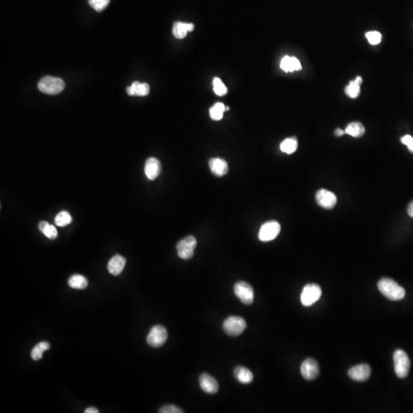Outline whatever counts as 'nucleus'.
<instances>
[{
  "label": "nucleus",
  "mask_w": 413,
  "mask_h": 413,
  "mask_svg": "<svg viewBox=\"0 0 413 413\" xmlns=\"http://www.w3.org/2000/svg\"><path fill=\"white\" fill-rule=\"evenodd\" d=\"M378 289L382 294L391 301H400L405 297L406 291L392 279L383 278L378 282Z\"/></svg>",
  "instance_id": "nucleus-1"
},
{
  "label": "nucleus",
  "mask_w": 413,
  "mask_h": 413,
  "mask_svg": "<svg viewBox=\"0 0 413 413\" xmlns=\"http://www.w3.org/2000/svg\"><path fill=\"white\" fill-rule=\"evenodd\" d=\"M65 84L64 81L58 77L46 76L40 80L38 88L41 92L50 95L60 94L64 89Z\"/></svg>",
  "instance_id": "nucleus-2"
},
{
  "label": "nucleus",
  "mask_w": 413,
  "mask_h": 413,
  "mask_svg": "<svg viewBox=\"0 0 413 413\" xmlns=\"http://www.w3.org/2000/svg\"><path fill=\"white\" fill-rule=\"evenodd\" d=\"M395 372L399 378H405L410 372V360L407 353L403 350H397L393 355Z\"/></svg>",
  "instance_id": "nucleus-3"
},
{
  "label": "nucleus",
  "mask_w": 413,
  "mask_h": 413,
  "mask_svg": "<svg viewBox=\"0 0 413 413\" xmlns=\"http://www.w3.org/2000/svg\"><path fill=\"white\" fill-rule=\"evenodd\" d=\"M223 328L229 336L237 337L244 332L247 328V322L243 317L230 316L223 322Z\"/></svg>",
  "instance_id": "nucleus-4"
},
{
  "label": "nucleus",
  "mask_w": 413,
  "mask_h": 413,
  "mask_svg": "<svg viewBox=\"0 0 413 413\" xmlns=\"http://www.w3.org/2000/svg\"><path fill=\"white\" fill-rule=\"evenodd\" d=\"M196 246L197 240L194 236H188L180 240L176 246L178 257L185 260L190 259L195 254Z\"/></svg>",
  "instance_id": "nucleus-5"
},
{
  "label": "nucleus",
  "mask_w": 413,
  "mask_h": 413,
  "mask_svg": "<svg viewBox=\"0 0 413 413\" xmlns=\"http://www.w3.org/2000/svg\"><path fill=\"white\" fill-rule=\"evenodd\" d=\"M168 332L166 328L161 325L153 326L150 330L146 341L153 348H160L166 342Z\"/></svg>",
  "instance_id": "nucleus-6"
},
{
  "label": "nucleus",
  "mask_w": 413,
  "mask_h": 413,
  "mask_svg": "<svg viewBox=\"0 0 413 413\" xmlns=\"http://www.w3.org/2000/svg\"><path fill=\"white\" fill-rule=\"evenodd\" d=\"M321 289L317 284H308L303 289L301 295L302 304L306 307L316 303L321 296Z\"/></svg>",
  "instance_id": "nucleus-7"
},
{
  "label": "nucleus",
  "mask_w": 413,
  "mask_h": 413,
  "mask_svg": "<svg viewBox=\"0 0 413 413\" xmlns=\"http://www.w3.org/2000/svg\"><path fill=\"white\" fill-rule=\"evenodd\" d=\"M234 293L241 303L246 306L253 304L254 300V291L252 286L247 282L240 281L234 286Z\"/></svg>",
  "instance_id": "nucleus-8"
},
{
  "label": "nucleus",
  "mask_w": 413,
  "mask_h": 413,
  "mask_svg": "<svg viewBox=\"0 0 413 413\" xmlns=\"http://www.w3.org/2000/svg\"><path fill=\"white\" fill-rule=\"evenodd\" d=\"M281 226L277 221L266 222L262 224L259 232V239L262 242H268L276 238L280 233Z\"/></svg>",
  "instance_id": "nucleus-9"
},
{
  "label": "nucleus",
  "mask_w": 413,
  "mask_h": 413,
  "mask_svg": "<svg viewBox=\"0 0 413 413\" xmlns=\"http://www.w3.org/2000/svg\"><path fill=\"white\" fill-rule=\"evenodd\" d=\"M302 376L307 380H313L319 374V366L315 360L309 358L301 365Z\"/></svg>",
  "instance_id": "nucleus-10"
},
{
  "label": "nucleus",
  "mask_w": 413,
  "mask_h": 413,
  "mask_svg": "<svg viewBox=\"0 0 413 413\" xmlns=\"http://www.w3.org/2000/svg\"><path fill=\"white\" fill-rule=\"evenodd\" d=\"M316 202L323 208L332 209L337 204V197L333 192L321 189L316 194Z\"/></svg>",
  "instance_id": "nucleus-11"
},
{
  "label": "nucleus",
  "mask_w": 413,
  "mask_h": 413,
  "mask_svg": "<svg viewBox=\"0 0 413 413\" xmlns=\"http://www.w3.org/2000/svg\"><path fill=\"white\" fill-rule=\"evenodd\" d=\"M370 374H371V369L367 364H360L353 366L348 370V376L355 381H366Z\"/></svg>",
  "instance_id": "nucleus-12"
},
{
  "label": "nucleus",
  "mask_w": 413,
  "mask_h": 413,
  "mask_svg": "<svg viewBox=\"0 0 413 413\" xmlns=\"http://www.w3.org/2000/svg\"><path fill=\"white\" fill-rule=\"evenodd\" d=\"M199 384L205 393L214 394L219 390V384L217 380L208 373H203L199 378Z\"/></svg>",
  "instance_id": "nucleus-13"
},
{
  "label": "nucleus",
  "mask_w": 413,
  "mask_h": 413,
  "mask_svg": "<svg viewBox=\"0 0 413 413\" xmlns=\"http://www.w3.org/2000/svg\"><path fill=\"white\" fill-rule=\"evenodd\" d=\"M161 163L157 158L151 157L146 160L144 171L148 179L153 181L156 179L161 171Z\"/></svg>",
  "instance_id": "nucleus-14"
},
{
  "label": "nucleus",
  "mask_w": 413,
  "mask_h": 413,
  "mask_svg": "<svg viewBox=\"0 0 413 413\" xmlns=\"http://www.w3.org/2000/svg\"><path fill=\"white\" fill-rule=\"evenodd\" d=\"M209 167L212 173L217 177L223 176L228 172V164L223 158H210L209 160Z\"/></svg>",
  "instance_id": "nucleus-15"
},
{
  "label": "nucleus",
  "mask_w": 413,
  "mask_h": 413,
  "mask_svg": "<svg viewBox=\"0 0 413 413\" xmlns=\"http://www.w3.org/2000/svg\"><path fill=\"white\" fill-rule=\"evenodd\" d=\"M126 262V259L124 257L120 255L114 256L108 262V271L111 275H119L124 269Z\"/></svg>",
  "instance_id": "nucleus-16"
},
{
  "label": "nucleus",
  "mask_w": 413,
  "mask_h": 413,
  "mask_svg": "<svg viewBox=\"0 0 413 413\" xmlns=\"http://www.w3.org/2000/svg\"><path fill=\"white\" fill-rule=\"evenodd\" d=\"M195 29V25L192 23L175 22L172 28V33L176 39H183L186 37L188 32H192Z\"/></svg>",
  "instance_id": "nucleus-17"
},
{
  "label": "nucleus",
  "mask_w": 413,
  "mask_h": 413,
  "mask_svg": "<svg viewBox=\"0 0 413 413\" xmlns=\"http://www.w3.org/2000/svg\"><path fill=\"white\" fill-rule=\"evenodd\" d=\"M150 91V85L148 84H141L139 81H135L130 87L126 88V92L130 96H147Z\"/></svg>",
  "instance_id": "nucleus-18"
},
{
  "label": "nucleus",
  "mask_w": 413,
  "mask_h": 413,
  "mask_svg": "<svg viewBox=\"0 0 413 413\" xmlns=\"http://www.w3.org/2000/svg\"><path fill=\"white\" fill-rule=\"evenodd\" d=\"M280 67L285 72H293L295 71H300L302 64L296 57L285 56L281 61Z\"/></svg>",
  "instance_id": "nucleus-19"
},
{
  "label": "nucleus",
  "mask_w": 413,
  "mask_h": 413,
  "mask_svg": "<svg viewBox=\"0 0 413 413\" xmlns=\"http://www.w3.org/2000/svg\"><path fill=\"white\" fill-rule=\"evenodd\" d=\"M362 83H363V79L361 76H358L355 80L350 81L349 84L344 90L347 96L351 99L358 98L361 94V85Z\"/></svg>",
  "instance_id": "nucleus-20"
},
{
  "label": "nucleus",
  "mask_w": 413,
  "mask_h": 413,
  "mask_svg": "<svg viewBox=\"0 0 413 413\" xmlns=\"http://www.w3.org/2000/svg\"><path fill=\"white\" fill-rule=\"evenodd\" d=\"M234 373L236 379L242 384H249L254 380L252 372L244 366H237L234 369Z\"/></svg>",
  "instance_id": "nucleus-21"
},
{
  "label": "nucleus",
  "mask_w": 413,
  "mask_h": 413,
  "mask_svg": "<svg viewBox=\"0 0 413 413\" xmlns=\"http://www.w3.org/2000/svg\"><path fill=\"white\" fill-rule=\"evenodd\" d=\"M344 131L346 134L352 137L360 138L364 135L366 130H365L364 126L362 123L360 122H352L347 126Z\"/></svg>",
  "instance_id": "nucleus-22"
},
{
  "label": "nucleus",
  "mask_w": 413,
  "mask_h": 413,
  "mask_svg": "<svg viewBox=\"0 0 413 413\" xmlns=\"http://www.w3.org/2000/svg\"><path fill=\"white\" fill-rule=\"evenodd\" d=\"M68 285L72 289H84L88 286V281L84 275L76 274L68 279Z\"/></svg>",
  "instance_id": "nucleus-23"
},
{
  "label": "nucleus",
  "mask_w": 413,
  "mask_h": 413,
  "mask_svg": "<svg viewBox=\"0 0 413 413\" xmlns=\"http://www.w3.org/2000/svg\"><path fill=\"white\" fill-rule=\"evenodd\" d=\"M298 141L296 138H287L281 143L280 150L286 154H292L297 150Z\"/></svg>",
  "instance_id": "nucleus-24"
},
{
  "label": "nucleus",
  "mask_w": 413,
  "mask_h": 413,
  "mask_svg": "<svg viewBox=\"0 0 413 413\" xmlns=\"http://www.w3.org/2000/svg\"><path fill=\"white\" fill-rule=\"evenodd\" d=\"M50 348V344L49 342L46 341H42V342L39 343L35 348L32 349V353H31V357L34 361H39L42 359L43 356V353L45 351H48Z\"/></svg>",
  "instance_id": "nucleus-25"
},
{
  "label": "nucleus",
  "mask_w": 413,
  "mask_h": 413,
  "mask_svg": "<svg viewBox=\"0 0 413 413\" xmlns=\"http://www.w3.org/2000/svg\"><path fill=\"white\" fill-rule=\"evenodd\" d=\"M227 110L222 103H217L210 109V116L213 120L218 121L223 118V113Z\"/></svg>",
  "instance_id": "nucleus-26"
},
{
  "label": "nucleus",
  "mask_w": 413,
  "mask_h": 413,
  "mask_svg": "<svg viewBox=\"0 0 413 413\" xmlns=\"http://www.w3.org/2000/svg\"><path fill=\"white\" fill-rule=\"evenodd\" d=\"M72 222V217L67 211L59 212L54 218V223L58 227H66Z\"/></svg>",
  "instance_id": "nucleus-27"
},
{
  "label": "nucleus",
  "mask_w": 413,
  "mask_h": 413,
  "mask_svg": "<svg viewBox=\"0 0 413 413\" xmlns=\"http://www.w3.org/2000/svg\"><path fill=\"white\" fill-rule=\"evenodd\" d=\"M213 91L218 96H223L227 93L225 84L222 82L219 77H214L213 80Z\"/></svg>",
  "instance_id": "nucleus-28"
},
{
  "label": "nucleus",
  "mask_w": 413,
  "mask_h": 413,
  "mask_svg": "<svg viewBox=\"0 0 413 413\" xmlns=\"http://www.w3.org/2000/svg\"><path fill=\"white\" fill-rule=\"evenodd\" d=\"M365 36H366L368 42L372 46H377V45L380 44L382 41L381 33L376 32V31L366 32L365 34Z\"/></svg>",
  "instance_id": "nucleus-29"
},
{
  "label": "nucleus",
  "mask_w": 413,
  "mask_h": 413,
  "mask_svg": "<svg viewBox=\"0 0 413 413\" xmlns=\"http://www.w3.org/2000/svg\"><path fill=\"white\" fill-rule=\"evenodd\" d=\"M109 2L110 0H88L90 5L98 12L104 10L109 5Z\"/></svg>",
  "instance_id": "nucleus-30"
},
{
  "label": "nucleus",
  "mask_w": 413,
  "mask_h": 413,
  "mask_svg": "<svg viewBox=\"0 0 413 413\" xmlns=\"http://www.w3.org/2000/svg\"><path fill=\"white\" fill-rule=\"evenodd\" d=\"M42 234H44L46 237L50 239V240H54L57 237V230L54 225L52 224H48L47 227L42 230Z\"/></svg>",
  "instance_id": "nucleus-31"
},
{
  "label": "nucleus",
  "mask_w": 413,
  "mask_h": 413,
  "mask_svg": "<svg viewBox=\"0 0 413 413\" xmlns=\"http://www.w3.org/2000/svg\"><path fill=\"white\" fill-rule=\"evenodd\" d=\"M159 413H183L184 411L182 409L178 408L176 406L166 405L160 409Z\"/></svg>",
  "instance_id": "nucleus-32"
},
{
  "label": "nucleus",
  "mask_w": 413,
  "mask_h": 413,
  "mask_svg": "<svg viewBox=\"0 0 413 413\" xmlns=\"http://www.w3.org/2000/svg\"><path fill=\"white\" fill-rule=\"evenodd\" d=\"M401 143L408 147L409 150L413 153V137L410 135H406L401 138Z\"/></svg>",
  "instance_id": "nucleus-33"
},
{
  "label": "nucleus",
  "mask_w": 413,
  "mask_h": 413,
  "mask_svg": "<svg viewBox=\"0 0 413 413\" xmlns=\"http://www.w3.org/2000/svg\"><path fill=\"white\" fill-rule=\"evenodd\" d=\"M48 224H49V223H48L47 221H45V220L41 221L40 223H39V230H40L41 232H42V230H44V229L47 227Z\"/></svg>",
  "instance_id": "nucleus-34"
},
{
  "label": "nucleus",
  "mask_w": 413,
  "mask_h": 413,
  "mask_svg": "<svg viewBox=\"0 0 413 413\" xmlns=\"http://www.w3.org/2000/svg\"><path fill=\"white\" fill-rule=\"evenodd\" d=\"M344 134H345V131L341 130V129H339V128L334 131V135L338 136V137H341V136H344Z\"/></svg>",
  "instance_id": "nucleus-35"
},
{
  "label": "nucleus",
  "mask_w": 413,
  "mask_h": 413,
  "mask_svg": "<svg viewBox=\"0 0 413 413\" xmlns=\"http://www.w3.org/2000/svg\"><path fill=\"white\" fill-rule=\"evenodd\" d=\"M407 211H408V214L410 215V217L413 218V202H412L410 205H409Z\"/></svg>",
  "instance_id": "nucleus-36"
},
{
  "label": "nucleus",
  "mask_w": 413,
  "mask_h": 413,
  "mask_svg": "<svg viewBox=\"0 0 413 413\" xmlns=\"http://www.w3.org/2000/svg\"><path fill=\"white\" fill-rule=\"evenodd\" d=\"M85 413H99L98 410L96 408H94V407H89V408L87 409V410L84 411Z\"/></svg>",
  "instance_id": "nucleus-37"
}]
</instances>
